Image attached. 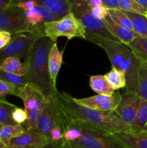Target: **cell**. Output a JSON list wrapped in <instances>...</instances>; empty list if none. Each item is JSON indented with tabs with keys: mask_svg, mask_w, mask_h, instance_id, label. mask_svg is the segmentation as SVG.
Returning <instances> with one entry per match:
<instances>
[{
	"mask_svg": "<svg viewBox=\"0 0 147 148\" xmlns=\"http://www.w3.org/2000/svg\"><path fill=\"white\" fill-rule=\"evenodd\" d=\"M56 115L61 128L67 121H77L110 134L131 131V127L122 121L113 111H99L79 105L67 92L56 90L53 95Z\"/></svg>",
	"mask_w": 147,
	"mask_h": 148,
	"instance_id": "obj_1",
	"label": "cell"
},
{
	"mask_svg": "<svg viewBox=\"0 0 147 148\" xmlns=\"http://www.w3.org/2000/svg\"><path fill=\"white\" fill-rule=\"evenodd\" d=\"M54 43L47 36H39L24 61L27 82L40 90L47 99H50L57 90L53 88L48 71L49 52Z\"/></svg>",
	"mask_w": 147,
	"mask_h": 148,
	"instance_id": "obj_2",
	"label": "cell"
},
{
	"mask_svg": "<svg viewBox=\"0 0 147 148\" xmlns=\"http://www.w3.org/2000/svg\"><path fill=\"white\" fill-rule=\"evenodd\" d=\"M102 48L108 55L112 68L123 72L126 78V91L135 92L139 61L131 49L120 42L108 40L86 35V39Z\"/></svg>",
	"mask_w": 147,
	"mask_h": 148,
	"instance_id": "obj_3",
	"label": "cell"
},
{
	"mask_svg": "<svg viewBox=\"0 0 147 148\" xmlns=\"http://www.w3.org/2000/svg\"><path fill=\"white\" fill-rule=\"evenodd\" d=\"M69 2L71 12L84 27L86 35L121 43L108 30L103 20H98L92 15L87 3L82 0H69Z\"/></svg>",
	"mask_w": 147,
	"mask_h": 148,
	"instance_id": "obj_4",
	"label": "cell"
},
{
	"mask_svg": "<svg viewBox=\"0 0 147 148\" xmlns=\"http://www.w3.org/2000/svg\"><path fill=\"white\" fill-rule=\"evenodd\" d=\"M43 25L45 36L55 43L59 37H66L68 40L74 38L86 39L84 27L71 12L56 21L45 22Z\"/></svg>",
	"mask_w": 147,
	"mask_h": 148,
	"instance_id": "obj_5",
	"label": "cell"
},
{
	"mask_svg": "<svg viewBox=\"0 0 147 148\" xmlns=\"http://www.w3.org/2000/svg\"><path fill=\"white\" fill-rule=\"evenodd\" d=\"M80 124L82 128V137L74 143H66L67 147L70 148H125L112 134L82 123Z\"/></svg>",
	"mask_w": 147,
	"mask_h": 148,
	"instance_id": "obj_6",
	"label": "cell"
},
{
	"mask_svg": "<svg viewBox=\"0 0 147 148\" xmlns=\"http://www.w3.org/2000/svg\"><path fill=\"white\" fill-rule=\"evenodd\" d=\"M15 96L21 98L24 103V109L27 114V121L24 123L26 130H35L37 119L47 98L30 83L17 88Z\"/></svg>",
	"mask_w": 147,
	"mask_h": 148,
	"instance_id": "obj_7",
	"label": "cell"
},
{
	"mask_svg": "<svg viewBox=\"0 0 147 148\" xmlns=\"http://www.w3.org/2000/svg\"><path fill=\"white\" fill-rule=\"evenodd\" d=\"M0 30L7 31L12 35L30 33L41 36L43 29L40 25L30 26L26 19L25 11L17 5H11L0 12Z\"/></svg>",
	"mask_w": 147,
	"mask_h": 148,
	"instance_id": "obj_8",
	"label": "cell"
},
{
	"mask_svg": "<svg viewBox=\"0 0 147 148\" xmlns=\"http://www.w3.org/2000/svg\"><path fill=\"white\" fill-rule=\"evenodd\" d=\"M39 36L30 33H22L13 35L10 43L0 49V62L8 57L24 59L28 56L35 41Z\"/></svg>",
	"mask_w": 147,
	"mask_h": 148,
	"instance_id": "obj_9",
	"label": "cell"
},
{
	"mask_svg": "<svg viewBox=\"0 0 147 148\" xmlns=\"http://www.w3.org/2000/svg\"><path fill=\"white\" fill-rule=\"evenodd\" d=\"M141 98L135 92H128L121 95L118 105L113 111L123 122L131 127L135 121L139 108Z\"/></svg>",
	"mask_w": 147,
	"mask_h": 148,
	"instance_id": "obj_10",
	"label": "cell"
},
{
	"mask_svg": "<svg viewBox=\"0 0 147 148\" xmlns=\"http://www.w3.org/2000/svg\"><path fill=\"white\" fill-rule=\"evenodd\" d=\"M6 148H46L49 140L35 130H25L20 135L6 141Z\"/></svg>",
	"mask_w": 147,
	"mask_h": 148,
	"instance_id": "obj_11",
	"label": "cell"
},
{
	"mask_svg": "<svg viewBox=\"0 0 147 148\" xmlns=\"http://www.w3.org/2000/svg\"><path fill=\"white\" fill-rule=\"evenodd\" d=\"M119 92H115L111 96L96 95L84 98H74V101L79 105L99 111H114L120 100Z\"/></svg>",
	"mask_w": 147,
	"mask_h": 148,
	"instance_id": "obj_12",
	"label": "cell"
},
{
	"mask_svg": "<svg viewBox=\"0 0 147 148\" xmlns=\"http://www.w3.org/2000/svg\"><path fill=\"white\" fill-rule=\"evenodd\" d=\"M112 134L125 148H147V132L128 131Z\"/></svg>",
	"mask_w": 147,
	"mask_h": 148,
	"instance_id": "obj_13",
	"label": "cell"
},
{
	"mask_svg": "<svg viewBox=\"0 0 147 148\" xmlns=\"http://www.w3.org/2000/svg\"><path fill=\"white\" fill-rule=\"evenodd\" d=\"M54 125V114L50 99H46L41 112L37 119V128L35 131L48 138L50 131Z\"/></svg>",
	"mask_w": 147,
	"mask_h": 148,
	"instance_id": "obj_14",
	"label": "cell"
},
{
	"mask_svg": "<svg viewBox=\"0 0 147 148\" xmlns=\"http://www.w3.org/2000/svg\"><path fill=\"white\" fill-rule=\"evenodd\" d=\"M103 21L108 30L121 43L126 46L138 36L134 31L129 30L114 21L109 14L104 19Z\"/></svg>",
	"mask_w": 147,
	"mask_h": 148,
	"instance_id": "obj_15",
	"label": "cell"
},
{
	"mask_svg": "<svg viewBox=\"0 0 147 148\" xmlns=\"http://www.w3.org/2000/svg\"><path fill=\"white\" fill-rule=\"evenodd\" d=\"M63 52L59 49L57 43H55L50 49L48 55V71L50 75V80L55 90L56 88V79L58 75L63 63Z\"/></svg>",
	"mask_w": 147,
	"mask_h": 148,
	"instance_id": "obj_16",
	"label": "cell"
},
{
	"mask_svg": "<svg viewBox=\"0 0 147 148\" xmlns=\"http://www.w3.org/2000/svg\"><path fill=\"white\" fill-rule=\"evenodd\" d=\"M37 5L42 6L57 15L60 18L71 12L69 0H34Z\"/></svg>",
	"mask_w": 147,
	"mask_h": 148,
	"instance_id": "obj_17",
	"label": "cell"
},
{
	"mask_svg": "<svg viewBox=\"0 0 147 148\" xmlns=\"http://www.w3.org/2000/svg\"><path fill=\"white\" fill-rule=\"evenodd\" d=\"M89 86L91 89L98 95L111 96L115 90L108 80L105 75H92L89 78Z\"/></svg>",
	"mask_w": 147,
	"mask_h": 148,
	"instance_id": "obj_18",
	"label": "cell"
},
{
	"mask_svg": "<svg viewBox=\"0 0 147 148\" xmlns=\"http://www.w3.org/2000/svg\"><path fill=\"white\" fill-rule=\"evenodd\" d=\"M0 69L9 73L17 75H26L27 67L24 62H21L18 57H8L0 62Z\"/></svg>",
	"mask_w": 147,
	"mask_h": 148,
	"instance_id": "obj_19",
	"label": "cell"
},
{
	"mask_svg": "<svg viewBox=\"0 0 147 148\" xmlns=\"http://www.w3.org/2000/svg\"><path fill=\"white\" fill-rule=\"evenodd\" d=\"M131 131L146 132L147 131V101L141 99L139 108L135 121L131 125Z\"/></svg>",
	"mask_w": 147,
	"mask_h": 148,
	"instance_id": "obj_20",
	"label": "cell"
},
{
	"mask_svg": "<svg viewBox=\"0 0 147 148\" xmlns=\"http://www.w3.org/2000/svg\"><path fill=\"white\" fill-rule=\"evenodd\" d=\"M140 62H147V38L137 36L128 45Z\"/></svg>",
	"mask_w": 147,
	"mask_h": 148,
	"instance_id": "obj_21",
	"label": "cell"
},
{
	"mask_svg": "<svg viewBox=\"0 0 147 148\" xmlns=\"http://www.w3.org/2000/svg\"><path fill=\"white\" fill-rule=\"evenodd\" d=\"M135 92L141 99L147 101V62L139 61Z\"/></svg>",
	"mask_w": 147,
	"mask_h": 148,
	"instance_id": "obj_22",
	"label": "cell"
},
{
	"mask_svg": "<svg viewBox=\"0 0 147 148\" xmlns=\"http://www.w3.org/2000/svg\"><path fill=\"white\" fill-rule=\"evenodd\" d=\"M123 12V11H122ZM132 23L133 31L138 36L147 38V17L146 15L123 12Z\"/></svg>",
	"mask_w": 147,
	"mask_h": 148,
	"instance_id": "obj_23",
	"label": "cell"
},
{
	"mask_svg": "<svg viewBox=\"0 0 147 148\" xmlns=\"http://www.w3.org/2000/svg\"><path fill=\"white\" fill-rule=\"evenodd\" d=\"M17 108L4 98H0V124L3 126L17 125L12 116L13 111Z\"/></svg>",
	"mask_w": 147,
	"mask_h": 148,
	"instance_id": "obj_24",
	"label": "cell"
},
{
	"mask_svg": "<svg viewBox=\"0 0 147 148\" xmlns=\"http://www.w3.org/2000/svg\"><path fill=\"white\" fill-rule=\"evenodd\" d=\"M105 75L115 90L126 87V78L123 72L112 68Z\"/></svg>",
	"mask_w": 147,
	"mask_h": 148,
	"instance_id": "obj_25",
	"label": "cell"
},
{
	"mask_svg": "<svg viewBox=\"0 0 147 148\" xmlns=\"http://www.w3.org/2000/svg\"><path fill=\"white\" fill-rule=\"evenodd\" d=\"M0 79L12 84L17 88H22L28 83L25 75H17L3 71L0 69Z\"/></svg>",
	"mask_w": 147,
	"mask_h": 148,
	"instance_id": "obj_26",
	"label": "cell"
},
{
	"mask_svg": "<svg viewBox=\"0 0 147 148\" xmlns=\"http://www.w3.org/2000/svg\"><path fill=\"white\" fill-rule=\"evenodd\" d=\"M25 130V129L20 124L3 126L0 128V141H7L12 137L20 135Z\"/></svg>",
	"mask_w": 147,
	"mask_h": 148,
	"instance_id": "obj_27",
	"label": "cell"
},
{
	"mask_svg": "<svg viewBox=\"0 0 147 148\" xmlns=\"http://www.w3.org/2000/svg\"><path fill=\"white\" fill-rule=\"evenodd\" d=\"M119 10L123 12L135 13L146 15L147 13V9L138 4L133 0H118Z\"/></svg>",
	"mask_w": 147,
	"mask_h": 148,
	"instance_id": "obj_28",
	"label": "cell"
},
{
	"mask_svg": "<svg viewBox=\"0 0 147 148\" xmlns=\"http://www.w3.org/2000/svg\"><path fill=\"white\" fill-rule=\"evenodd\" d=\"M108 14L111 18L120 25L133 31L132 23L126 14L120 10H108Z\"/></svg>",
	"mask_w": 147,
	"mask_h": 148,
	"instance_id": "obj_29",
	"label": "cell"
},
{
	"mask_svg": "<svg viewBox=\"0 0 147 148\" xmlns=\"http://www.w3.org/2000/svg\"><path fill=\"white\" fill-rule=\"evenodd\" d=\"M25 16L27 23L30 26L38 25L46 22L39 6H36L33 10L25 12Z\"/></svg>",
	"mask_w": 147,
	"mask_h": 148,
	"instance_id": "obj_30",
	"label": "cell"
},
{
	"mask_svg": "<svg viewBox=\"0 0 147 148\" xmlns=\"http://www.w3.org/2000/svg\"><path fill=\"white\" fill-rule=\"evenodd\" d=\"M17 89L15 86L12 84L0 79V98H4L7 95H16Z\"/></svg>",
	"mask_w": 147,
	"mask_h": 148,
	"instance_id": "obj_31",
	"label": "cell"
},
{
	"mask_svg": "<svg viewBox=\"0 0 147 148\" xmlns=\"http://www.w3.org/2000/svg\"><path fill=\"white\" fill-rule=\"evenodd\" d=\"M91 13L95 18L103 20L108 14V10L104 6H89Z\"/></svg>",
	"mask_w": 147,
	"mask_h": 148,
	"instance_id": "obj_32",
	"label": "cell"
},
{
	"mask_svg": "<svg viewBox=\"0 0 147 148\" xmlns=\"http://www.w3.org/2000/svg\"><path fill=\"white\" fill-rule=\"evenodd\" d=\"M12 116L14 122L17 124L22 125V124H24L27 121V114L24 109L18 108V107L13 111Z\"/></svg>",
	"mask_w": 147,
	"mask_h": 148,
	"instance_id": "obj_33",
	"label": "cell"
},
{
	"mask_svg": "<svg viewBox=\"0 0 147 148\" xmlns=\"http://www.w3.org/2000/svg\"><path fill=\"white\" fill-rule=\"evenodd\" d=\"M12 36L10 33L0 30V49L5 47L10 42Z\"/></svg>",
	"mask_w": 147,
	"mask_h": 148,
	"instance_id": "obj_34",
	"label": "cell"
},
{
	"mask_svg": "<svg viewBox=\"0 0 147 148\" xmlns=\"http://www.w3.org/2000/svg\"><path fill=\"white\" fill-rule=\"evenodd\" d=\"M19 7H20L21 9H22L24 11L27 12L29 11V10H32L35 8L37 5L35 2L34 0H28V1H24L22 3H20L18 5Z\"/></svg>",
	"mask_w": 147,
	"mask_h": 148,
	"instance_id": "obj_35",
	"label": "cell"
},
{
	"mask_svg": "<svg viewBox=\"0 0 147 148\" xmlns=\"http://www.w3.org/2000/svg\"><path fill=\"white\" fill-rule=\"evenodd\" d=\"M102 4L108 10H119L118 0H102Z\"/></svg>",
	"mask_w": 147,
	"mask_h": 148,
	"instance_id": "obj_36",
	"label": "cell"
},
{
	"mask_svg": "<svg viewBox=\"0 0 147 148\" xmlns=\"http://www.w3.org/2000/svg\"><path fill=\"white\" fill-rule=\"evenodd\" d=\"M11 5L10 0H0V12H2Z\"/></svg>",
	"mask_w": 147,
	"mask_h": 148,
	"instance_id": "obj_37",
	"label": "cell"
},
{
	"mask_svg": "<svg viewBox=\"0 0 147 148\" xmlns=\"http://www.w3.org/2000/svg\"><path fill=\"white\" fill-rule=\"evenodd\" d=\"M133 1H135V2L138 3L144 8L147 9V0H133Z\"/></svg>",
	"mask_w": 147,
	"mask_h": 148,
	"instance_id": "obj_38",
	"label": "cell"
},
{
	"mask_svg": "<svg viewBox=\"0 0 147 148\" xmlns=\"http://www.w3.org/2000/svg\"><path fill=\"white\" fill-rule=\"evenodd\" d=\"M26 1H28V0H10L11 4H12V5H18L20 3H22Z\"/></svg>",
	"mask_w": 147,
	"mask_h": 148,
	"instance_id": "obj_39",
	"label": "cell"
},
{
	"mask_svg": "<svg viewBox=\"0 0 147 148\" xmlns=\"http://www.w3.org/2000/svg\"><path fill=\"white\" fill-rule=\"evenodd\" d=\"M6 147H7L6 141H0V148H6Z\"/></svg>",
	"mask_w": 147,
	"mask_h": 148,
	"instance_id": "obj_40",
	"label": "cell"
},
{
	"mask_svg": "<svg viewBox=\"0 0 147 148\" xmlns=\"http://www.w3.org/2000/svg\"><path fill=\"white\" fill-rule=\"evenodd\" d=\"M46 148H56V147H52V146L49 145H48L47 147H46Z\"/></svg>",
	"mask_w": 147,
	"mask_h": 148,
	"instance_id": "obj_41",
	"label": "cell"
},
{
	"mask_svg": "<svg viewBox=\"0 0 147 148\" xmlns=\"http://www.w3.org/2000/svg\"><path fill=\"white\" fill-rule=\"evenodd\" d=\"M3 127V125L1 124H0V128H1V127Z\"/></svg>",
	"mask_w": 147,
	"mask_h": 148,
	"instance_id": "obj_42",
	"label": "cell"
},
{
	"mask_svg": "<svg viewBox=\"0 0 147 148\" xmlns=\"http://www.w3.org/2000/svg\"><path fill=\"white\" fill-rule=\"evenodd\" d=\"M63 148H70V147H67V146H65V147H63Z\"/></svg>",
	"mask_w": 147,
	"mask_h": 148,
	"instance_id": "obj_43",
	"label": "cell"
},
{
	"mask_svg": "<svg viewBox=\"0 0 147 148\" xmlns=\"http://www.w3.org/2000/svg\"><path fill=\"white\" fill-rule=\"evenodd\" d=\"M146 17H147V13H146Z\"/></svg>",
	"mask_w": 147,
	"mask_h": 148,
	"instance_id": "obj_44",
	"label": "cell"
},
{
	"mask_svg": "<svg viewBox=\"0 0 147 148\" xmlns=\"http://www.w3.org/2000/svg\"><path fill=\"white\" fill-rule=\"evenodd\" d=\"M146 132H147V131H146Z\"/></svg>",
	"mask_w": 147,
	"mask_h": 148,
	"instance_id": "obj_45",
	"label": "cell"
}]
</instances>
